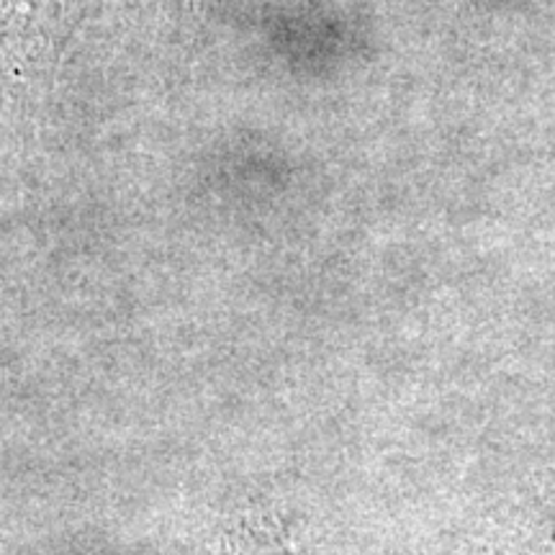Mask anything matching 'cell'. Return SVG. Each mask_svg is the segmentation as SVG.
I'll use <instances>...</instances> for the list:
<instances>
[{"mask_svg":"<svg viewBox=\"0 0 555 555\" xmlns=\"http://www.w3.org/2000/svg\"><path fill=\"white\" fill-rule=\"evenodd\" d=\"M219 555H296L286 545V538L278 527L242 522L232 535L224 538Z\"/></svg>","mask_w":555,"mask_h":555,"instance_id":"1","label":"cell"}]
</instances>
